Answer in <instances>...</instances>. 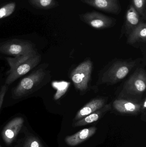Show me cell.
Listing matches in <instances>:
<instances>
[{
  "instance_id": "2e32d148",
  "label": "cell",
  "mask_w": 146,
  "mask_h": 147,
  "mask_svg": "<svg viewBox=\"0 0 146 147\" xmlns=\"http://www.w3.org/2000/svg\"><path fill=\"white\" fill-rule=\"evenodd\" d=\"M38 53L36 51V50H33L30 52L25 54L15 56L14 57H7L6 60L9 65V74L13 71L17 66L25 62H26L28 59L36 56Z\"/></svg>"
},
{
  "instance_id": "ac0fdd59",
  "label": "cell",
  "mask_w": 146,
  "mask_h": 147,
  "mask_svg": "<svg viewBox=\"0 0 146 147\" xmlns=\"http://www.w3.org/2000/svg\"><path fill=\"white\" fill-rule=\"evenodd\" d=\"M146 0H132V5L141 18L146 20Z\"/></svg>"
},
{
  "instance_id": "8fae6325",
  "label": "cell",
  "mask_w": 146,
  "mask_h": 147,
  "mask_svg": "<svg viewBox=\"0 0 146 147\" xmlns=\"http://www.w3.org/2000/svg\"><path fill=\"white\" fill-rule=\"evenodd\" d=\"M97 130L95 127L81 129L73 135L67 136L65 139V142L70 146H78L95 134Z\"/></svg>"
},
{
  "instance_id": "9c48e42d",
  "label": "cell",
  "mask_w": 146,
  "mask_h": 147,
  "mask_svg": "<svg viewBox=\"0 0 146 147\" xmlns=\"http://www.w3.org/2000/svg\"><path fill=\"white\" fill-rule=\"evenodd\" d=\"M24 123L22 117H16L9 121L2 133L4 142L7 145L12 143L21 129Z\"/></svg>"
},
{
  "instance_id": "603a6c76",
  "label": "cell",
  "mask_w": 146,
  "mask_h": 147,
  "mask_svg": "<svg viewBox=\"0 0 146 147\" xmlns=\"http://www.w3.org/2000/svg\"><path fill=\"white\" fill-rule=\"evenodd\" d=\"M0 147H1V146H0Z\"/></svg>"
},
{
  "instance_id": "5b68a950",
  "label": "cell",
  "mask_w": 146,
  "mask_h": 147,
  "mask_svg": "<svg viewBox=\"0 0 146 147\" xmlns=\"http://www.w3.org/2000/svg\"><path fill=\"white\" fill-rule=\"evenodd\" d=\"M81 20L92 27L101 29L111 27L115 24V19L96 11L88 12L79 15Z\"/></svg>"
},
{
  "instance_id": "3957f363",
  "label": "cell",
  "mask_w": 146,
  "mask_h": 147,
  "mask_svg": "<svg viewBox=\"0 0 146 147\" xmlns=\"http://www.w3.org/2000/svg\"><path fill=\"white\" fill-rule=\"evenodd\" d=\"M136 64L135 61L116 62L104 74L102 80L105 83H117L124 78Z\"/></svg>"
},
{
  "instance_id": "7a4b0ae2",
  "label": "cell",
  "mask_w": 146,
  "mask_h": 147,
  "mask_svg": "<svg viewBox=\"0 0 146 147\" xmlns=\"http://www.w3.org/2000/svg\"><path fill=\"white\" fill-rule=\"evenodd\" d=\"M146 88L145 71L138 69L125 83L122 92L124 95L139 96L145 91Z\"/></svg>"
},
{
  "instance_id": "ffe728a7",
  "label": "cell",
  "mask_w": 146,
  "mask_h": 147,
  "mask_svg": "<svg viewBox=\"0 0 146 147\" xmlns=\"http://www.w3.org/2000/svg\"><path fill=\"white\" fill-rule=\"evenodd\" d=\"M22 147H44V146L37 138L33 136H30L27 138Z\"/></svg>"
},
{
  "instance_id": "8992f818",
  "label": "cell",
  "mask_w": 146,
  "mask_h": 147,
  "mask_svg": "<svg viewBox=\"0 0 146 147\" xmlns=\"http://www.w3.org/2000/svg\"><path fill=\"white\" fill-rule=\"evenodd\" d=\"M34 50L31 42L20 40H11L0 45L1 53L14 57L25 54Z\"/></svg>"
},
{
  "instance_id": "277c9868",
  "label": "cell",
  "mask_w": 146,
  "mask_h": 147,
  "mask_svg": "<svg viewBox=\"0 0 146 147\" xmlns=\"http://www.w3.org/2000/svg\"><path fill=\"white\" fill-rule=\"evenodd\" d=\"M92 70V63L90 60L84 61L71 72L70 78L75 88L84 91L88 88V84Z\"/></svg>"
},
{
  "instance_id": "7402d4cb",
  "label": "cell",
  "mask_w": 146,
  "mask_h": 147,
  "mask_svg": "<svg viewBox=\"0 0 146 147\" xmlns=\"http://www.w3.org/2000/svg\"><path fill=\"white\" fill-rule=\"evenodd\" d=\"M7 85L3 86L0 90V109L2 105L3 102L4 96L7 90Z\"/></svg>"
},
{
  "instance_id": "5bb4252c",
  "label": "cell",
  "mask_w": 146,
  "mask_h": 147,
  "mask_svg": "<svg viewBox=\"0 0 146 147\" xmlns=\"http://www.w3.org/2000/svg\"><path fill=\"white\" fill-rule=\"evenodd\" d=\"M125 19V31L129 34L142 21L140 16L132 4L127 10Z\"/></svg>"
},
{
  "instance_id": "e0dca14e",
  "label": "cell",
  "mask_w": 146,
  "mask_h": 147,
  "mask_svg": "<svg viewBox=\"0 0 146 147\" xmlns=\"http://www.w3.org/2000/svg\"><path fill=\"white\" fill-rule=\"evenodd\" d=\"M31 4L40 9H48L55 7L57 2L55 0H30Z\"/></svg>"
},
{
  "instance_id": "d6986e66",
  "label": "cell",
  "mask_w": 146,
  "mask_h": 147,
  "mask_svg": "<svg viewBox=\"0 0 146 147\" xmlns=\"http://www.w3.org/2000/svg\"><path fill=\"white\" fill-rule=\"evenodd\" d=\"M15 3L12 2L7 3L0 8V19L11 15L15 11Z\"/></svg>"
},
{
  "instance_id": "52a82bcc",
  "label": "cell",
  "mask_w": 146,
  "mask_h": 147,
  "mask_svg": "<svg viewBox=\"0 0 146 147\" xmlns=\"http://www.w3.org/2000/svg\"><path fill=\"white\" fill-rule=\"evenodd\" d=\"M41 57L37 54L26 62L17 66L9 73L6 80V85H9L21 76L28 73L39 64L41 61Z\"/></svg>"
},
{
  "instance_id": "ba28073f",
  "label": "cell",
  "mask_w": 146,
  "mask_h": 147,
  "mask_svg": "<svg viewBox=\"0 0 146 147\" xmlns=\"http://www.w3.org/2000/svg\"><path fill=\"white\" fill-rule=\"evenodd\" d=\"M86 4L104 12L118 14L121 10L119 0H82Z\"/></svg>"
},
{
  "instance_id": "30bf717a",
  "label": "cell",
  "mask_w": 146,
  "mask_h": 147,
  "mask_svg": "<svg viewBox=\"0 0 146 147\" xmlns=\"http://www.w3.org/2000/svg\"><path fill=\"white\" fill-rule=\"evenodd\" d=\"M114 109L119 113L136 115L142 110V104L127 99H118L113 103Z\"/></svg>"
},
{
  "instance_id": "6da1fadb",
  "label": "cell",
  "mask_w": 146,
  "mask_h": 147,
  "mask_svg": "<svg viewBox=\"0 0 146 147\" xmlns=\"http://www.w3.org/2000/svg\"><path fill=\"white\" fill-rule=\"evenodd\" d=\"M45 74V70L41 68L24 78L13 90L14 98H20L31 93L42 83Z\"/></svg>"
},
{
  "instance_id": "7c38bea8",
  "label": "cell",
  "mask_w": 146,
  "mask_h": 147,
  "mask_svg": "<svg viewBox=\"0 0 146 147\" xmlns=\"http://www.w3.org/2000/svg\"><path fill=\"white\" fill-rule=\"evenodd\" d=\"M105 100L103 98H96L93 99L78 111L74 119V121H79L86 116L98 110L105 105Z\"/></svg>"
},
{
  "instance_id": "9a60e30c",
  "label": "cell",
  "mask_w": 146,
  "mask_h": 147,
  "mask_svg": "<svg viewBox=\"0 0 146 147\" xmlns=\"http://www.w3.org/2000/svg\"><path fill=\"white\" fill-rule=\"evenodd\" d=\"M146 40V24L141 21L129 35L127 43L133 44L137 42H145Z\"/></svg>"
},
{
  "instance_id": "44dd1931",
  "label": "cell",
  "mask_w": 146,
  "mask_h": 147,
  "mask_svg": "<svg viewBox=\"0 0 146 147\" xmlns=\"http://www.w3.org/2000/svg\"><path fill=\"white\" fill-rule=\"evenodd\" d=\"M58 84L61 88L56 87V88L58 89V92L57 93L56 96V99L59 98L63 94H64L67 90L68 85V83L65 82H60V83H58Z\"/></svg>"
},
{
  "instance_id": "4fadbf2b",
  "label": "cell",
  "mask_w": 146,
  "mask_h": 147,
  "mask_svg": "<svg viewBox=\"0 0 146 147\" xmlns=\"http://www.w3.org/2000/svg\"><path fill=\"white\" fill-rule=\"evenodd\" d=\"M111 107L110 105H105L103 108L99 109L98 110L74 123H73V127H76L85 126L87 124L97 121L100 119L104 115H105L106 112L109 111L111 109Z\"/></svg>"
}]
</instances>
